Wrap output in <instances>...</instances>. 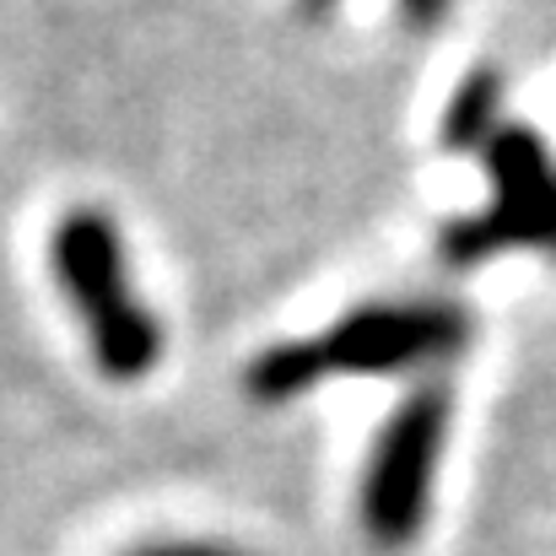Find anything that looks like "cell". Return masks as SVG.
I'll return each instance as SVG.
<instances>
[{"label": "cell", "mask_w": 556, "mask_h": 556, "mask_svg": "<svg viewBox=\"0 0 556 556\" xmlns=\"http://www.w3.org/2000/svg\"><path fill=\"white\" fill-rule=\"evenodd\" d=\"M49 270L76 314L92 368L109 383H141L163 363V325L147 308L119 222L103 205H71L49 232Z\"/></svg>", "instance_id": "6da1fadb"}, {"label": "cell", "mask_w": 556, "mask_h": 556, "mask_svg": "<svg viewBox=\"0 0 556 556\" xmlns=\"http://www.w3.org/2000/svg\"><path fill=\"white\" fill-rule=\"evenodd\" d=\"M476 157L486 168L492 200L476 216L438 227V260L448 270H481L519 249L556 254V157L541 130L508 119Z\"/></svg>", "instance_id": "7a4b0ae2"}, {"label": "cell", "mask_w": 556, "mask_h": 556, "mask_svg": "<svg viewBox=\"0 0 556 556\" xmlns=\"http://www.w3.org/2000/svg\"><path fill=\"white\" fill-rule=\"evenodd\" d=\"M448 421H454L448 383H416L372 432L357 514L378 552H405L421 541L432 519V486H438Z\"/></svg>", "instance_id": "3957f363"}, {"label": "cell", "mask_w": 556, "mask_h": 556, "mask_svg": "<svg viewBox=\"0 0 556 556\" xmlns=\"http://www.w3.org/2000/svg\"><path fill=\"white\" fill-rule=\"evenodd\" d=\"M476 341V319L454 298H378L314 336L325 378H400L448 368Z\"/></svg>", "instance_id": "277c9868"}, {"label": "cell", "mask_w": 556, "mask_h": 556, "mask_svg": "<svg viewBox=\"0 0 556 556\" xmlns=\"http://www.w3.org/2000/svg\"><path fill=\"white\" fill-rule=\"evenodd\" d=\"M319 383H325V368H319L314 336L308 341H276V346L254 352L249 368H243V394L254 405H292Z\"/></svg>", "instance_id": "5b68a950"}, {"label": "cell", "mask_w": 556, "mask_h": 556, "mask_svg": "<svg viewBox=\"0 0 556 556\" xmlns=\"http://www.w3.org/2000/svg\"><path fill=\"white\" fill-rule=\"evenodd\" d=\"M503 125H508V119H503V76L481 65V71H470V76L454 87V98H448V109H443V147L476 157Z\"/></svg>", "instance_id": "8992f818"}, {"label": "cell", "mask_w": 556, "mask_h": 556, "mask_svg": "<svg viewBox=\"0 0 556 556\" xmlns=\"http://www.w3.org/2000/svg\"><path fill=\"white\" fill-rule=\"evenodd\" d=\"M125 556H243L227 541H189V535H174V541H141Z\"/></svg>", "instance_id": "52a82bcc"}, {"label": "cell", "mask_w": 556, "mask_h": 556, "mask_svg": "<svg viewBox=\"0 0 556 556\" xmlns=\"http://www.w3.org/2000/svg\"><path fill=\"white\" fill-rule=\"evenodd\" d=\"M400 11L416 22V27H432V22H443V11H448V0H400Z\"/></svg>", "instance_id": "ba28073f"}, {"label": "cell", "mask_w": 556, "mask_h": 556, "mask_svg": "<svg viewBox=\"0 0 556 556\" xmlns=\"http://www.w3.org/2000/svg\"><path fill=\"white\" fill-rule=\"evenodd\" d=\"M336 5H341V0H298V11H303V16H314V22H319V16H330Z\"/></svg>", "instance_id": "9c48e42d"}]
</instances>
